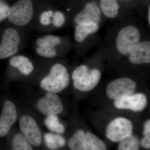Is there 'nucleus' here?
<instances>
[{
	"instance_id": "1a4fd4ad",
	"label": "nucleus",
	"mask_w": 150,
	"mask_h": 150,
	"mask_svg": "<svg viewBox=\"0 0 150 150\" xmlns=\"http://www.w3.org/2000/svg\"><path fill=\"white\" fill-rule=\"evenodd\" d=\"M19 126L23 134L30 144L40 146L42 142V134L36 121L31 116L25 115L20 119Z\"/></svg>"
},
{
	"instance_id": "6ab92c4d",
	"label": "nucleus",
	"mask_w": 150,
	"mask_h": 150,
	"mask_svg": "<svg viewBox=\"0 0 150 150\" xmlns=\"http://www.w3.org/2000/svg\"><path fill=\"white\" fill-rule=\"evenodd\" d=\"M44 140L46 146L51 150L63 147L66 144V140L61 135L48 133L44 136Z\"/></svg>"
},
{
	"instance_id": "b1692460",
	"label": "nucleus",
	"mask_w": 150,
	"mask_h": 150,
	"mask_svg": "<svg viewBox=\"0 0 150 150\" xmlns=\"http://www.w3.org/2000/svg\"><path fill=\"white\" fill-rule=\"evenodd\" d=\"M66 22L65 14L60 11H54L52 18V25L56 28L62 27Z\"/></svg>"
},
{
	"instance_id": "c85d7f7f",
	"label": "nucleus",
	"mask_w": 150,
	"mask_h": 150,
	"mask_svg": "<svg viewBox=\"0 0 150 150\" xmlns=\"http://www.w3.org/2000/svg\"><path fill=\"white\" fill-rule=\"evenodd\" d=\"M121 1H130V0H121Z\"/></svg>"
},
{
	"instance_id": "f3484780",
	"label": "nucleus",
	"mask_w": 150,
	"mask_h": 150,
	"mask_svg": "<svg viewBox=\"0 0 150 150\" xmlns=\"http://www.w3.org/2000/svg\"><path fill=\"white\" fill-rule=\"evenodd\" d=\"M100 8L106 17L115 18L119 12V4L117 0H100Z\"/></svg>"
},
{
	"instance_id": "aec40b11",
	"label": "nucleus",
	"mask_w": 150,
	"mask_h": 150,
	"mask_svg": "<svg viewBox=\"0 0 150 150\" xmlns=\"http://www.w3.org/2000/svg\"><path fill=\"white\" fill-rule=\"evenodd\" d=\"M44 124L48 130L59 134L65 132L64 126L59 121V117L56 115H47L44 120Z\"/></svg>"
},
{
	"instance_id": "dca6fc26",
	"label": "nucleus",
	"mask_w": 150,
	"mask_h": 150,
	"mask_svg": "<svg viewBox=\"0 0 150 150\" xmlns=\"http://www.w3.org/2000/svg\"><path fill=\"white\" fill-rule=\"evenodd\" d=\"M98 29V25H76L74 35L75 40L78 43H82L88 35L95 33Z\"/></svg>"
},
{
	"instance_id": "7ed1b4c3",
	"label": "nucleus",
	"mask_w": 150,
	"mask_h": 150,
	"mask_svg": "<svg viewBox=\"0 0 150 150\" xmlns=\"http://www.w3.org/2000/svg\"><path fill=\"white\" fill-rule=\"evenodd\" d=\"M21 29L13 26L6 28L0 42V59L10 58L16 55L23 42Z\"/></svg>"
},
{
	"instance_id": "5701e85b",
	"label": "nucleus",
	"mask_w": 150,
	"mask_h": 150,
	"mask_svg": "<svg viewBox=\"0 0 150 150\" xmlns=\"http://www.w3.org/2000/svg\"><path fill=\"white\" fill-rule=\"evenodd\" d=\"M12 149L14 150H32L30 143L23 134H17L12 140Z\"/></svg>"
},
{
	"instance_id": "a211bd4d",
	"label": "nucleus",
	"mask_w": 150,
	"mask_h": 150,
	"mask_svg": "<svg viewBox=\"0 0 150 150\" xmlns=\"http://www.w3.org/2000/svg\"><path fill=\"white\" fill-rule=\"evenodd\" d=\"M68 146L72 150H86V133L82 129L76 131L68 142Z\"/></svg>"
},
{
	"instance_id": "393cba45",
	"label": "nucleus",
	"mask_w": 150,
	"mask_h": 150,
	"mask_svg": "<svg viewBox=\"0 0 150 150\" xmlns=\"http://www.w3.org/2000/svg\"><path fill=\"white\" fill-rule=\"evenodd\" d=\"M10 6L4 0H0V22L7 19Z\"/></svg>"
},
{
	"instance_id": "412c9836",
	"label": "nucleus",
	"mask_w": 150,
	"mask_h": 150,
	"mask_svg": "<svg viewBox=\"0 0 150 150\" xmlns=\"http://www.w3.org/2000/svg\"><path fill=\"white\" fill-rule=\"evenodd\" d=\"M86 150H105V144L95 135L90 132L86 133Z\"/></svg>"
},
{
	"instance_id": "4468645a",
	"label": "nucleus",
	"mask_w": 150,
	"mask_h": 150,
	"mask_svg": "<svg viewBox=\"0 0 150 150\" xmlns=\"http://www.w3.org/2000/svg\"><path fill=\"white\" fill-rule=\"evenodd\" d=\"M129 56L130 62L134 64H150V41L139 42Z\"/></svg>"
},
{
	"instance_id": "a878e982",
	"label": "nucleus",
	"mask_w": 150,
	"mask_h": 150,
	"mask_svg": "<svg viewBox=\"0 0 150 150\" xmlns=\"http://www.w3.org/2000/svg\"><path fill=\"white\" fill-rule=\"evenodd\" d=\"M140 144L143 148L147 149L150 148V136H144L140 142Z\"/></svg>"
},
{
	"instance_id": "cd10ccee",
	"label": "nucleus",
	"mask_w": 150,
	"mask_h": 150,
	"mask_svg": "<svg viewBox=\"0 0 150 150\" xmlns=\"http://www.w3.org/2000/svg\"><path fill=\"white\" fill-rule=\"evenodd\" d=\"M148 23H149V25H150V6H149V8H148Z\"/></svg>"
},
{
	"instance_id": "ddd939ff",
	"label": "nucleus",
	"mask_w": 150,
	"mask_h": 150,
	"mask_svg": "<svg viewBox=\"0 0 150 150\" xmlns=\"http://www.w3.org/2000/svg\"><path fill=\"white\" fill-rule=\"evenodd\" d=\"M114 105L120 109H130L134 111H141L147 104L146 97L142 93H133L123 99L115 100Z\"/></svg>"
},
{
	"instance_id": "2eb2a0df",
	"label": "nucleus",
	"mask_w": 150,
	"mask_h": 150,
	"mask_svg": "<svg viewBox=\"0 0 150 150\" xmlns=\"http://www.w3.org/2000/svg\"><path fill=\"white\" fill-rule=\"evenodd\" d=\"M9 63L11 67L18 70L25 76H29L34 70V66L32 62L27 57L23 55H15L12 56Z\"/></svg>"
},
{
	"instance_id": "4be33fe9",
	"label": "nucleus",
	"mask_w": 150,
	"mask_h": 150,
	"mask_svg": "<svg viewBox=\"0 0 150 150\" xmlns=\"http://www.w3.org/2000/svg\"><path fill=\"white\" fill-rule=\"evenodd\" d=\"M140 143L137 137L132 134L120 142L119 150H137L139 149Z\"/></svg>"
},
{
	"instance_id": "423d86ee",
	"label": "nucleus",
	"mask_w": 150,
	"mask_h": 150,
	"mask_svg": "<svg viewBox=\"0 0 150 150\" xmlns=\"http://www.w3.org/2000/svg\"><path fill=\"white\" fill-rule=\"evenodd\" d=\"M136 89V84L134 81L129 78H121L108 84L106 94L110 99L117 100L133 94Z\"/></svg>"
},
{
	"instance_id": "f257e3e1",
	"label": "nucleus",
	"mask_w": 150,
	"mask_h": 150,
	"mask_svg": "<svg viewBox=\"0 0 150 150\" xmlns=\"http://www.w3.org/2000/svg\"><path fill=\"white\" fill-rule=\"evenodd\" d=\"M40 5L39 0H17L10 8L8 21L15 27L26 28L34 23Z\"/></svg>"
},
{
	"instance_id": "9b49d317",
	"label": "nucleus",
	"mask_w": 150,
	"mask_h": 150,
	"mask_svg": "<svg viewBox=\"0 0 150 150\" xmlns=\"http://www.w3.org/2000/svg\"><path fill=\"white\" fill-rule=\"evenodd\" d=\"M101 20V10L96 3H87L76 15L74 22L76 25H98Z\"/></svg>"
},
{
	"instance_id": "bb28decb",
	"label": "nucleus",
	"mask_w": 150,
	"mask_h": 150,
	"mask_svg": "<svg viewBox=\"0 0 150 150\" xmlns=\"http://www.w3.org/2000/svg\"><path fill=\"white\" fill-rule=\"evenodd\" d=\"M143 135L144 136H150V121L148 120L145 123Z\"/></svg>"
},
{
	"instance_id": "20e7f679",
	"label": "nucleus",
	"mask_w": 150,
	"mask_h": 150,
	"mask_svg": "<svg viewBox=\"0 0 150 150\" xmlns=\"http://www.w3.org/2000/svg\"><path fill=\"white\" fill-rule=\"evenodd\" d=\"M101 76V73L99 70L90 69L84 65L77 67L72 74L75 88L83 92L93 89L99 83Z\"/></svg>"
},
{
	"instance_id": "f8f14e48",
	"label": "nucleus",
	"mask_w": 150,
	"mask_h": 150,
	"mask_svg": "<svg viewBox=\"0 0 150 150\" xmlns=\"http://www.w3.org/2000/svg\"><path fill=\"white\" fill-rule=\"evenodd\" d=\"M17 118L16 107L10 100L6 101L0 116V137H5Z\"/></svg>"
},
{
	"instance_id": "6e6552de",
	"label": "nucleus",
	"mask_w": 150,
	"mask_h": 150,
	"mask_svg": "<svg viewBox=\"0 0 150 150\" xmlns=\"http://www.w3.org/2000/svg\"><path fill=\"white\" fill-rule=\"evenodd\" d=\"M62 40L57 35L47 34L38 37L35 41V48L39 56L47 59H52L57 56V48L61 45Z\"/></svg>"
},
{
	"instance_id": "0eeeda50",
	"label": "nucleus",
	"mask_w": 150,
	"mask_h": 150,
	"mask_svg": "<svg viewBox=\"0 0 150 150\" xmlns=\"http://www.w3.org/2000/svg\"><path fill=\"white\" fill-rule=\"evenodd\" d=\"M133 129L131 121L126 118L118 117L108 124L105 134L108 139L112 142H120L131 135Z\"/></svg>"
},
{
	"instance_id": "9d476101",
	"label": "nucleus",
	"mask_w": 150,
	"mask_h": 150,
	"mask_svg": "<svg viewBox=\"0 0 150 150\" xmlns=\"http://www.w3.org/2000/svg\"><path fill=\"white\" fill-rule=\"evenodd\" d=\"M38 110L43 115H58L62 113L64 106L62 100L56 93L48 92L40 98L36 105Z\"/></svg>"
},
{
	"instance_id": "f03ea898",
	"label": "nucleus",
	"mask_w": 150,
	"mask_h": 150,
	"mask_svg": "<svg viewBox=\"0 0 150 150\" xmlns=\"http://www.w3.org/2000/svg\"><path fill=\"white\" fill-rule=\"evenodd\" d=\"M70 76L67 68L59 63L51 67L47 76L41 80L40 87L44 90L59 93L69 86Z\"/></svg>"
},
{
	"instance_id": "39448f33",
	"label": "nucleus",
	"mask_w": 150,
	"mask_h": 150,
	"mask_svg": "<svg viewBox=\"0 0 150 150\" xmlns=\"http://www.w3.org/2000/svg\"><path fill=\"white\" fill-rule=\"evenodd\" d=\"M140 38L141 34L137 27L132 25L125 26L118 33L116 48L120 54L128 56L140 42Z\"/></svg>"
}]
</instances>
